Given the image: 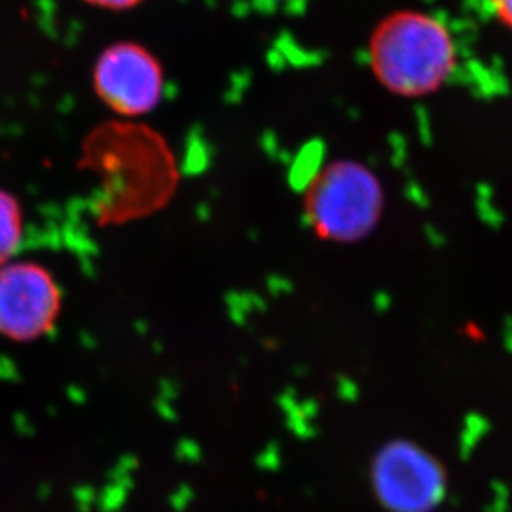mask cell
<instances>
[{"mask_svg": "<svg viewBox=\"0 0 512 512\" xmlns=\"http://www.w3.org/2000/svg\"><path fill=\"white\" fill-rule=\"evenodd\" d=\"M105 175V215L122 223L160 212L177 192L178 163L167 138L137 120L110 122L87 143Z\"/></svg>", "mask_w": 512, "mask_h": 512, "instance_id": "6da1fadb", "label": "cell"}, {"mask_svg": "<svg viewBox=\"0 0 512 512\" xmlns=\"http://www.w3.org/2000/svg\"><path fill=\"white\" fill-rule=\"evenodd\" d=\"M368 62L389 94L421 99L438 92L453 75L458 47L448 27L419 10H396L376 24Z\"/></svg>", "mask_w": 512, "mask_h": 512, "instance_id": "7a4b0ae2", "label": "cell"}, {"mask_svg": "<svg viewBox=\"0 0 512 512\" xmlns=\"http://www.w3.org/2000/svg\"><path fill=\"white\" fill-rule=\"evenodd\" d=\"M301 207L318 240L353 245L366 240L380 225L386 195L373 168L338 158L323 163L306 178Z\"/></svg>", "mask_w": 512, "mask_h": 512, "instance_id": "3957f363", "label": "cell"}, {"mask_svg": "<svg viewBox=\"0 0 512 512\" xmlns=\"http://www.w3.org/2000/svg\"><path fill=\"white\" fill-rule=\"evenodd\" d=\"M370 484L384 511L434 512L448 494V469L421 444L391 439L371 458Z\"/></svg>", "mask_w": 512, "mask_h": 512, "instance_id": "277c9868", "label": "cell"}, {"mask_svg": "<svg viewBox=\"0 0 512 512\" xmlns=\"http://www.w3.org/2000/svg\"><path fill=\"white\" fill-rule=\"evenodd\" d=\"M94 89L97 97L122 119H142L162 104V62L137 42L109 45L95 62Z\"/></svg>", "mask_w": 512, "mask_h": 512, "instance_id": "5b68a950", "label": "cell"}, {"mask_svg": "<svg viewBox=\"0 0 512 512\" xmlns=\"http://www.w3.org/2000/svg\"><path fill=\"white\" fill-rule=\"evenodd\" d=\"M60 310L59 288L40 266L17 263L0 270V333L32 340L50 331Z\"/></svg>", "mask_w": 512, "mask_h": 512, "instance_id": "8992f818", "label": "cell"}, {"mask_svg": "<svg viewBox=\"0 0 512 512\" xmlns=\"http://www.w3.org/2000/svg\"><path fill=\"white\" fill-rule=\"evenodd\" d=\"M22 235V220L14 198L0 192V263L17 250Z\"/></svg>", "mask_w": 512, "mask_h": 512, "instance_id": "52a82bcc", "label": "cell"}, {"mask_svg": "<svg viewBox=\"0 0 512 512\" xmlns=\"http://www.w3.org/2000/svg\"><path fill=\"white\" fill-rule=\"evenodd\" d=\"M82 2L97 7V9L125 12V10L135 9L137 5L143 4L145 0H82Z\"/></svg>", "mask_w": 512, "mask_h": 512, "instance_id": "ba28073f", "label": "cell"}, {"mask_svg": "<svg viewBox=\"0 0 512 512\" xmlns=\"http://www.w3.org/2000/svg\"><path fill=\"white\" fill-rule=\"evenodd\" d=\"M494 15L506 29L512 30V0H491Z\"/></svg>", "mask_w": 512, "mask_h": 512, "instance_id": "9c48e42d", "label": "cell"}]
</instances>
